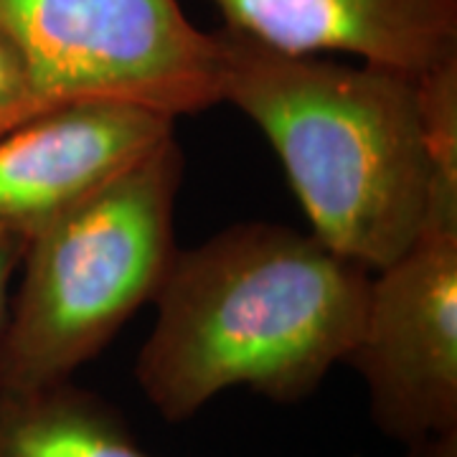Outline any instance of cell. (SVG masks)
<instances>
[{
	"instance_id": "obj_1",
	"label": "cell",
	"mask_w": 457,
	"mask_h": 457,
	"mask_svg": "<svg viewBox=\"0 0 457 457\" xmlns=\"http://www.w3.org/2000/svg\"><path fill=\"white\" fill-rule=\"evenodd\" d=\"M371 272L312 231L245 221L179 249L155 295L135 381L165 422L231 389L297 404L359 338Z\"/></svg>"
},
{
	"instance_id": "obj_2",
	"label": "cell",
	"mask_w": 457,
	"mask_h": 457,
	"mask_svg": "<svg viewBox=\"0 0 457 457\" xmlns=\"http://www.w3.org/2000/svg\"><path fill=\"white\" fill-rule=\"evenodd\" d=\"M219 97L272 145L311 231L376 272L425 221L429 168L417 74L328 54H293L221 26Z\"/></svg>"
},
{
	"instance_id": "obj_3",
	"label": "cell",
	"mask_w": 457,
	"mask_h": 457,
	"mask_svg": "<svg viewBox=\"0 0 457 457\" xmlns=\"http://www.w3.org/2000/svg\"><path fill=\"white\" fill-rule=\"evenodd\" d=\"M176 135L26 239L0 328V386L56 384L153 303L176 257Z\"/></svg>"
},
{
	"instance_id": "obj_4",
	"label": "cell",
	"mask_w": 457,
	"mask_h": 457,
	"mask_svg": "<svg viewBox=\"0 0 457 457\" xmlns=\"http://www.w3.org/2000/svg\"><path fill=\"white\" fill-rule=\"evenodd\" d=\"M36 97L125 99L180 117L219 104L213 31L180 0H0Z\"/></svg>"
},
{
	"instance_id": "obj_5",
	"label": "cell",
	"mask_w": 457,
	"mask_h": 457,
	"mask_svg": "<svg viewBox=\"0 0 457 457\" xmlns=\"http://www.w3.org/2000/svg\"><path fill=\"white\" fill-rule=\"evenodd\" d=\"M345 363L386 440L457 457V216L427 212L417 239L371 272Z\"/></svg>"
},
{
	"instance_id": "obj_6",
	"label": "cell",
	"mask_w": 457,
	"mask_h": 457,
	"mask_svg": "<svg viewBox=\"0 0 457 457\" xmlns=\"http://www.w3.org/2000/svg\"><path fill=\"white\" fill-rule=\"evenodd\" d=\"M179 117L125 99H69L0 135V224L29 239L176 135Z\"/></svg>"
},
{
	"instance_id": "obj_7",
	"label": "cell",
	"mask_w": 457,
	"mask_h": 457,
	"mask_svg": "<svg viewBox=\"0 0 457 457\" xmlns=\"http://www.w3.org/2000/svg\"><path fill=\"white\" fill-rule=\"evenodd\" d=\"M224 26L293 54L420 74L457 56V0H212Z\"/></svg>"
},
{
	"instance_id": "obj_8",
	"label": "cell",
	"mask_w": 457,
	"mask_h": 457,
	"mask_svg": "<svg viewBox=\"0 0 457 457\" xmlns=\"http://www.w3.org/2000/svg\"><path fill=\"white\" fill-rule=\"evenodd\" d=\"M0 457H153L104 396L74 378L0 386Z\"/></svg>"
},
{
	"instance_id": "obj_9",
	"label": "cell",
	"mask_w": 457,
	"mask_h": 457,
	"mask_svg": "<svg viewBox=\"0 0 457 457\" xmlns=\"http://www.w3.org/2000/svg\"><path fill=\"white\" fill-rule=\"evenodd\" d=\"M417 110L429 168L427 212L457 216V56L417 74Z\"/></svg>"
},
{
	"instance_id": "obj_10",
	"label": "cell",
	"mask_w": 457,
	"mask_h": 457,
	"mask_svg": "<svg viewBox=\"0 0 457 457\" xmlns=\"http://www.w3.org/2000/svg\"><path fill=\"white\" fill-rule=\"evenodd\" d=\"M44 110L49 107L33 95L29 71L18 51L0 33V135Z\"/></svg>"
},
{
	"instance_id": "obj_11",
	"label": "cell",
	"mask_w": 457,
	"mask_h": 457,
	"mask_svg": "<svg viewBox=\"0 0 457 457\" xmlns=\"http://www.w3.org/2000/svg\"><path fill=\"white\" fill-rule=\"evenodd\" d=\"M23 245H26V239L21 234L0 224V328L5 320V308H8V297H11Z\"/></svg>"
},
{
	"instance_id": "obj_12",
	"label": "cell",
	"mask_w": 457,
	"mask_h": 457,
	"mask_svg": "<svg viewBox=\"0 0 457 457\" xmlns=\"http://www.w3.org/2000/svg\"><path fill=\"white\" fill-rule=\"evenodd\" d=\"M407 457H409V455H407Z\"/></svg>"
}]
</instances>
